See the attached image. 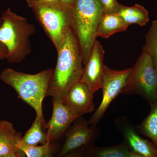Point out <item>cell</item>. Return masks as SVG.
<instances>
[{
  "label": "cell",
  "instance_id": "4fadbf2b",
  "mask_svg": "<svg viewBox=\"0 0 157 157\" xmlns=\"http://www.w3.org/2000/svg\"><path fill=\"white\" fill-rule=\"evenodd\" d=\"M123 134L131 151L145 157H157V147L139 136L132 128H124Z\"/></svg>",
  "mask_w": 157,
  "mask_h": 157
},
{
  "label": "cell",
  "instance_id": "9c48e42d",
  "mask_svg": "<svg viewBox=\"0 0 157 157\" xmlns=\"http://www.w3.org/2000/svg\"><path fill=\"white\" fill-rule=\"evenodd\" d=\"M53 110L50 120L46 126L47 143L58 140L78 117L63 101L53 100Z\"/></svg>",
  "mask_w": 157,
  "mask_h": 157
},
{
  "label": "cell",
  "instance_id": "d6986e66",
  "mask_svg": "<svg viewBox=\"0 0 157 157\" xmlns=\"http://www.w3.org/2000/svg\"><path fill=\"white\" fill-rule=\"evenodd\" d=\"M151 56L157 70V18L152 22L150 28L145 36L143 48Z\"/></svg>",
  "mask_w": 157,
  "mask_h": 157
},
{
  "label": "cell",
  "instance_id": "2e32d148",
  "mask_svg": "<svg viewBox=\"0 0 157 157\" xmlns=\"http://www.w3.org/2000/svg\"><path fill=\"white\" fill-rule=\"evenodd\" d=\"M45 130L46 129L44 125L36 117L31 128L21 138V140L24 143L33 146L46 144L47 137Z\"/></svg>",
  "mask_w": 157,
  "mask_h": 157
},
{
  "label": "cell",
  "instance_id": "9a60e30c",
  "mask_svg": "<svg viewBox=\"0 0 157 157\" xmlns=\"http://www.w3.org/2000/svg\"><path fill=\"white\" fill-rule=\"evenodd\" d=\"M117 14L129 25L137 24L143 26L149 21L148 11L144 7L138 4L132 7L121 5Z\"/></svg>",
  "mask_w": 157,
  "mask_h": 157
},
{
  "label": "cell",
  "instance_id": "7c38bea8",
  "mask_svg": "<svg viewBox=\"0 0 157 157\" xmlns=\"http://www.w3.org/2000/svg\"><path fill=\"white\" fill-rule=\"evenodd\" d=\"M21 138V134L16 132L10 122L0 121V156L19 151L17 145Z\"/></svg>",
  "mask_w": 157,
  "mask_h": 157
},
{
  "label": "cell",
  "instance_id": "6da1fadb",
  "mask_svg": "<svg viewBox=\"0 0 157 157\" xmlns=\"http://www.w3.org/2000/svg\"><path fill=\"white\" fill-rule=\"evenodd\" d=\"M57 54L47 96L63 101L70 89L80 80L84 68L78 41L72 29L66 35Z\"/></svg>",
  "mask_w": 157,
  "mask_h": 157
},
{
  "label": "cell",
  "instance_id": "ffe728a7",
  "mask_svg": "<svg viewBox=\"0 0 157 157\" xmlns=\"http://www.w3.org/2000/svg\"><path fill=\"white\" fill-rule=\"evenodd\" d=\"M17 147L26 157H44L47 153L52 150L51 144L46 143L41 146H33L24 143L21 139Z\"/></svg>",
  "mask_w": 157,
  "mask_h": 157
},
{
  "label": "cell",
  "instance_id": "5b68a950",
  "mask_svg": "<svg viewBox=\"0 0 157 157\" xmlns=\"http://www.w3.org/2000/svg\"><path fill=\"white\" fill-rule=\"evenodd\" d=\"M31 9L57 52L68 32L72 29L74 6L52 2L41 3Z\"/></svg>",
  "mask_w": 157,
  "mask_h": 157
},
{
  "label": "cell",
  "instance_id": "4316f807",
  "mask_svg": "<svg viewBox=\"0 0 157 157\" xmlns=\"http://www.w3.org/2000/svg\"><path fill=\"white\" fill-rule=\"evenodd\" d=\"M130 157H145L141 155L138 154L134 152L131 151V154H130Z\"/></svg>",
  "mask_w": 157,
  "mask_h": 157
},
{
  "label": "cell",
  "instance_id": "44dd1931",
  "mask_svg": "<svg viewBox=\"0 0 157 157\" xmlns=\"http://www.w3.org/2000/svg\"><path fill=\"white\" fill-rule=\"evenodd\" d=\"M105 13H117L121 6L117 0H100Z\"/></svg>",
  "mask_w": 157,
  "mask_h": 157
},
{
  "label": "cell",
  "instance_id": "3957f363",
  "mask_svg": "<svg viewBox=\"0 0 157 157\" xmlns=\"http://www.w3.org/2000/svg\"><path fill=\"white\" fill-rule=\"evenodd\" d=\"M0 19V42L8 51L6 59L10 63H20L32 52L29 39L36 33V28L10 8L3 12Z\"/></svg>",
  "mask_w": 157,
  "mask_h": 157
},
{
  "label": "cell",
  "instance_id": "484cf974",
  "mask_svg": "<svg viewBox=\"0 0 157 157\" xmlns=\"http://www.w3.org/2000/svg\"><path fill=\"white\" fill-rule=\"evenodd\" d=\"M60 2L68 6H73L76 0H59Z\"/></svg>",
  "mask_w": 157,
  "mask_h": 157
},
{
  "label": "cell",
  "instance_id": "7402d4cb",
  "mask_svg": "<svg viewBox=\"0 0 157 157\" xmlns=\"http://www.w3.org/2000/svg\"><path fill=\"white\" fill-rule=\"evenodd\" d=\"M29 7L32 8L41 3L59 2V0H26Z\"/></svg>",
  "mask_w": 157,
  "mask_h": 157
},
{
  "label": "cell",
  "instance_id": "cb8c5ba5",
  "mask_svg": "<svg viewBox=\"0 0 157 157\" xmlns=\"http://www.w3.org/2000/svg\"><path fill=\"white\" fill-rule=\"evenodd\" d=\"M0 157H25V156L24 155V153L21 151L19 150L17 152L11 154L0 156Z\"/></svg>",
  "mask_w": 157,
  "mask_h": 157
},
{
  "label": "cell",
  "instance_id": "83f0119b",
  "mask_svg": "<svg viewBox=\"0 0 157 157\" xmlns=\"http://www.w3.org/2000/svg\"><path fill=\"white\" fill-rule=\"evenodd\" d=\"M44 157H52V151L48 152Z\"/></svg>",
  "mask_w": 157,
  "mask_h": 157
},
{
  "label": "cell",
  "instance_id": "30bf717a",
  "mask_svg": "<svg viewBox=\"0 0 157 157\" xmlns=\"http://www.w3.org/2000/svg\"><path fill=\"white\" fill-rule=\"evenodd\" d=\"M94 95L86 85L79 81L70 89L63 102L78 118L94 111Z\"/></svg>",
  "mask_w": 157,
  "mask_h": 157
},
{
  "label": "cell",
  "instance_id": "8fae6325",
  "mask_svg": "<svg viewBox=\"0 0 157 157\" xmlns=\"http://www.w3.org/2000/svg\"><path fill=\"white\" fill-rule=\"evenodd\" d=\"M95 133L94 127H89L87 122H81L76 124L67 133L59 157H64L70 152L89 144L94 138Z\"/></svg>",
  "mask_w": 157,
  "mask_h": 157
},
{
  "label": "cell",
  "instance_id": "5bb4252c",
  "mask_svg": "<svg viewBox=\"0 0 157 157\" xmlns=\"http://www.w3.org/2000/svg\"><path fill=\"white\" fill-rule=\"evenodd\" d=\"M129 25L117 13L104 12L98 25L97 37L107 39L114 34L125 31Z\"/></svg>",
  "mask_w": 157,
  "mask_h": 157
},
{
  "label": "cell",
  "instance_id": "ac0fdd59",
  "mask_svg": "<svg viewBox=\"0 0 157 157\" xmlns=\"http://www.w3.org/2000/svg\"><path fill=\"white\" fill-rule=\"evenodd\" d=\"M131 151L125 143L104 147H92L90 157H130Z\"/></svg>",
  "mask_w": 157,
  "mask_h": 157
},
{
  "label": "cell",
  "instance_id": "e0dca14e",
  "mask_svg": "<svg viewBox=\"0 0 157 157\" xmlns=\"http://www.w3.org/2000/svg\"><path fill=\"white\" fill-rule=\"evenodd\" d=\"M150 105V112L139 126V130L157 147V100Z\"/></svg>",
  "mask_w": 157,
  "mask_h": 157
},
{
  "label": "cell",
  "instance_id": "f1b7e54d",
  "mask_svg": "<svg viewBox=\"0 0 157 157\" xmlns=\"http://www.w3.org/2000/svg\"><path fill=\"white\" fill-rule=\"evenodd\" d=\"M1 24H2V21H1V19H0V25H1Z\"/></svg>",
  "mask_w": 157,
  "mask_h": 157
},
{
  "label": "cell",
  "instance_id": "8992f818",
  "mask_svg": "<svg viewBox=\"0 0 157 157\" xmlns=\"http://www.w3.org/2000/svg\"><path fill=\"white\" fill-rule=\"evenodd\" d=\"M121 93L140 95L150 104L157 101V70L143 48Z\"/></svg>",
  "mask_w": 157,
  "mask_h": 157
},
{
  "label": "cell",
  "instance_id": "ba28073f",
  "mask_svg": "<svg viewBox=\"0 0 157 157\" xmlns=\"http://www.w3.org/2000/svg\"><path fill=\"white\" fill-rule=\"evenodd\" d=\"M104 51L100 42L96 40L88 60L84 65L79 82L89 89L93 94L102 87L104 76Z\"/></svg>",
  "mask_w": 157,
  "mask_h": 157
},
{
  "label": "cell",
  "instance_id": "f546056e",
  "mask_svg": "<svg viewBox=\"0 0 157 157\" xmlns=\"http://www.w3.org/2000/svg\"></svg>",
  "mask_w": 157,
  "mask_h": 157
},
{
  "label": "cell",
  "instance_id": "603a6c76",
  "mask_svg": "<svg viewBox=\"0 0 157 157\" xmlns=\"http://www.w3.org/2000/svg\"><path fill=\"white\" fill-rule=\"evenodd\" d=\"M8 51L5 45L0 42V60L6 59Z\"/></svg>",
  "mask_w": 157,
  "mask_h": 157
},
{
  "label": "cell",
  "instance_id": "7a4b0ae2",
  "mask_svg": "<svg viewBox=\"0 0 157 157\" xmlns=\"http://www.w3.org/2000/svg\"><path fill=\"white\" fill-rule=\"evenodd\" d=\"M53 70L46 69L30 74L7 68L0 73V79L15 90L19 98L35 110L36 117L46 129L42 110L43 99L47 97Z\"/></svg>",
  "mask_w": 157,
  "mask_h": 157
},
{
  "label": "cell",
  "instance_id": "d4e9b609",
  "mask_svg": "<svg viewBox=\"0 0 157 157\" xmlns=\"http://www.w3.org/2000/svg\"><path fill=\"white\" fill-rule=\"evenodd\" d=\"M64 157H82L81 153L80 152H70L64 156Z\"/></svg>",
  "mask_w": 157,
  "mask_h": 157
},
{
  "label": "cell",
  "instance_id": "277c9868",
  "mask_svg": "<svg viewBox=\"0 0 157 157\" xmlns=\"http://www.w3.org/2000/svg\"><path fill=\"white\" fill-rule=\"evenodd\" d=\"M104 13L100 0H76L74 3L72 30L78 41L84 65L97 40L98 25Z\"/></svg>",
  "mask_w": 157,
  "mask_h": 157
},
{
  "label": "cell",
  "instance_id": "52a82bcc",
  "mask_svg": "<svg viewBox=\"0 0 157 157\" xmlns=\"http://www.w3.org/2000/svg\"><path fill=\"white\" fill-rule=\"evenodd\" d=\"M132 68L124 70H114L104 65L102 87L103 97L100 106L87 122L95 127L103 117L109 104L121 93L126 84Z\"/></svg>",
  "mask_w": 157,
  "mask_h": 157
}]
</instances>
